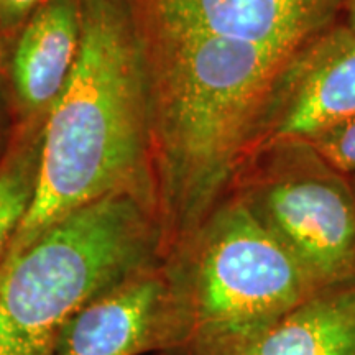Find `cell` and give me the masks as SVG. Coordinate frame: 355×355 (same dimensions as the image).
<instances>
[{
	"mask_svg": "<svg viewBox=\"0 0 355 355\" xmlns=\"http://www.w3.org/2000/svg\"><path fill=\"white\" fill-rule=\"evenodd\" d=\"M79 12L76 64L44 123L37 193L3 263L58 220L110 194H135L155 207L148 105L130 0H79Z\"/></svg>",
	"mask_w": 355,
	"mask_h": 355,
	"instance_id": "1",
	"label": "cell"
},
{
	"mask_svg": "<svg viewBox=\"0 0 355 355\" xmlns=\"http://www.w3.org/2000/svg\"><path fill=\"white\" fill-rule=\"evenodd\" d=\"M155 355H237L322 288L241 193L163 260Z\"/></svg>",
	"mask_w": 355,
	"mask_h": 355,
	"instance_id": "2",
	"label": "cell"
},
{
	"mask_svg": "<svg viewBox=\"0 0 355 355\" xmlns=\"http://www.w3.org/2000/svg\"><path fill=\"white\" fill-rule=\"evenodd\" d=\"M162 261L152 202L119 193L79 207L0 266V355H55L78 311Z\"/></svg>",
	"mask_w": 355,
	"mask_h": 355,
	"instance_id": "3",
	"label": "cell"
},
{
	"mask_svg": "<svg viewBox=\"0 0 355 355\" xmlns=\"http://www.w3.org/2000/svg\"><path fill=\"white\" fill-rule=\"evenodd\" d=\"M350 0H130L145 60H295Z\"/></svg>",
	"mask_w": 355,
	"mask_h": 355,
	"instance_id": "4",
	"label": "cell"
},
{
	"mask_svg": "<svg viewBox=\"0 0 355 355\" xmlns=\"http://www.w3.org/2000/svg\"><path fill=\"white\" fill-rule=\"evenodd\" d=\"M321 288L355 277V202L324 171L279 173L242 191Z\"/></svg>",
	"mask_w": 355,
	"mask_h": 355,
	"instance_id": "5",
	"label": "cell"
},
{
	"mask_svg": "<svg viewBox=\"0 0 355 355\" xmlns=\"http://www.w3.org/2000/svg\"><path fill=\"white\" fill-rule=\"evenodd\" d=\"M354 115L355 32L347 24H336L306 44L288 66L250 158L279 145L309 144Z\"/></svg>",
	"mask_w": 355,
	"mask_h": 355,
	"instance_id": "6",
	"label": "cell"
},
{
	"mask_svg": "<svg viewBox=\"0 0 355 355\" xmlns=\"http://www.w3.org/2000/svg\"><path fill=\"white\" fill-rule=\"evenodd\" d=\"M165 298L162 261L78 311L64 327L55 355H155L162 344Z\"/></svg>",
	"mask_w": 355,
	"mask_h": 355,
	"instance_id": "7",
	"label": "cell"
},
{
	"mask_svg": "<svg viewBox=\"0 0 355 355\" xmlns=\"http://www.w3.org/2000/svg\"><path fill=\"white\" fill-rule=\"evenodd\" d=\"M81 48L79 0H44L8 58L17 125L48 119Z\"/></svg>",
	"mask_w": 355,
	"mask_h": 355,
	"instance_id": "8",
	"label": "cell"
},
{
	"mask_svg": "<svg viewBox=\"0 0 355 355\" xmlns=\"http://www.w3.org/2000/svg\"><path fill=\"white\" fill-rule=\"evenodd\" d=\"M237 355H355V277L322 288Z\"/></svg>",
	"mask_w": 355,
	"mask_h": 355,
	"instance_id": "9",
	"label": "cell"
},
{
	"mask_svg": "<svg viewBox=\"0 0 355 355\" xmlns=\"http://www.w3.org/2000/svg\"><path fill=\"white\" fill-rule=\"evenodd\" d=\"M46 119L17 125L0 158V266L37 193Z\"/></svg>",
	"mask_w": 355,
	"mask_h": 355,
	"instance_id": "10",
	"label": "cell"
},
{
	"mask_svg": "<svg viewBox=\"0 0 355 355\" xmlns=\"http://www.w3.org/2000/svg\"><path fill=\"white\" fill-rule=\"evenodd\" d=\"M304 145H308L322 162L355 175V115Z\"/></svg>",
	"mask_w": 355,
	"mask_h": 355,
	"instance_id": "11",
	"label": "cell"
},
{
	"mask_svg": "<svg viewBox=\"0 0 355 355\" xmlns=\"http://www.w3.org/2000/svg\"><path fill=\"white\" fill-rule=\"evenodd\" d=\"M44 0H0V66L7 68L17 38Z\"/></svg>",
	"mask_w": 355,
	"mask_h": 355,
	"instance_id": "12",
	"label": "cell"
},
{
	"mask_svg": "<svg viewBox=\"0 0 355 355\" xmlns=\"http://www.w3.org/2000/svg\"><path fill=\"white\" fill-rule=\"evenodd\" d=\"M7 101H6V91L2 86V66H0V152H2L3 145H6L7 139V123L10 119V114H7Z\"/></svg>",
	"mask_w": 355,
	"mask_h": 355,
	"instance_id": "13",
	"label": "cell"
},
{
	"mask_svg": "<svg viewBox=\"0 0 355 355\" xmlns=\"http://www.w3.org/2000/svg\"><path fill=\"white\" fill-rule=\"evenodd\" d=\"M347 25L355 32V0H350L347 7Z\"/></svg>",
	"mask_w": 355,
	"mask_h": 355,
	"instance_id": "14",
	"label": "cell"
},
{
	"mask_svg": "<svg viewBox=\"0 0 355 355\" xmlns=\"http://www.w3.org/2000/svg\"><path fill=\"white\" fill-rule=\"evenodd\" d=\"M352 196H354V202H355V183H354V189H352Z\"/></svg>",
	"mask_w": 355,
	"mask_h": 355,
	"instance_id": "15",
	"label": "cell"
}]
</instances>
